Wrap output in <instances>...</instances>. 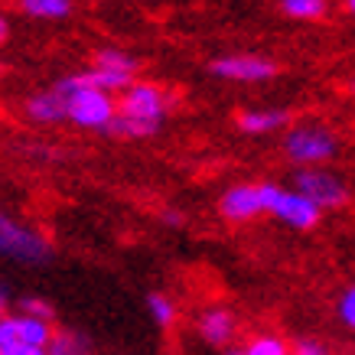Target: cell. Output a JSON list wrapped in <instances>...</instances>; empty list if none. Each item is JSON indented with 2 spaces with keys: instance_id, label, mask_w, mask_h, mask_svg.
<instances>
[{
  "instance_id": "6da1fadb",
  "label": "cell",
  "mask_w": 355,
  "mask_h": 355,
  "mask_svg": "<svg viewBox=\"0 0 355 355\" xmlns=\"http://www.w3.org/2000/svg\"><path fill=\"white\" fill-rule=\"evenodd\" d=\"M173 98L157 82H134L118 95V114L111 124V134L118 137H153L170 118Z\"/></svg>"
},
{
  "instance_id": "7a4b0ae2",
  "label": "cell",
  "mask_w": 355,
  "mask_h": 355,
  "mask_svg": "<svg viewBox=\"0 0 355 355\" xmlns=\"http://www.w3.org/2000/svg\"><path fill=\"white\" fill-rule=\"evenodd\" d=\"M55 92L62 98L65 124H72L78 130H111L114 114H118V98L88 85L82 72L59 78Z\"/></svg>"
},
{
  "instance_id": "3957f363",
  "label": "cell",
  "mask_w": 355,
  "mask_h": 355,
  "mask_svg": "<svg viewBox=\"0 0 355 355\" xmlns=\"http://www.w3.org/2000/svg\"><path fill=\"white\" fill-rule=\"evenodd\" d=\"M0 258L23 268H40L53 261V241L43 228L30 225L10 212H0Z\"/></svg>"
},
{
  "instance_id": "277c9868",
  "label": "cell",
  "mask_w": 355,
  "mask_h": 355,
  "mask_svg": "<svg viewBox=\"0 0 355 355\" xmlns=\"http://www.w3.org/2000/svg\"><path fill=\"white\" fill-rule=\"evenodd\" d=\"M280 150L297 170H303V166H326L329 160L339 157V140H336V134L329 128L316 124V121H306V124H291L287 128Z\"/></svg>"
},
{
  "instance_id": "5b68a950",
  "label": "cell",
  "mask_w": 355,
  "mask_h": 355,
  "mask_svg": "<svg viewBox=\"0 0 355 355\" xmlns=\"http://www.w3.org/2000/svg\"><path fill=\"white\" fill-rule=\"evenodd\" d=\"M261 205H264V216L277 218L280 225L293 228V232H313L323 222V212L291 186L261 183Z\"/></svg>"
},
{
  "instance_id": "8992f818",
  "label": "cell",
  "mask_w": 355,
  "mask_h": 355,
  "mask_svg": "<svg viewBox=\"0 0 355 355\" xmlns=\"http://www.w3.org/2000/svg\"><path fill=\"white\" fill-rule=\"evenodd\" d=\"M55 323L33 320L20 310H10L0 320V355H46Z\"/></svg>"
},
{
  "instance_id": "52a82bcc",
  "label": "cell",
  "mask_w": 355,
  "mask_h": 355,
  "mask_svg": "<svg viewBox=\"0 0 355 355\" xmlns=\"http://www.w3.org/2000/svg\"><path fill=\"white\" fill-rule=\"evenodd\" d=\"M291 189L310 199L320 212H329V209H343L349 202V186L336 170L329 166H303V170L293 173Z\"/></svg>"
},
{
  "instance_id": "ba28073f",
  "label": "cell",
  "mask_w": 355,
  "mask_h": 355,
  "mask_svg": "<svg viewBox=\"0 0 355 355\" xmlns=\"http://www.w3.org/2000/svg\"><path fill=\"white\" fill-rule=\"evenodd\" d=\"M82 76H85L88 85H95L118 98L124 88L137 82V59L130 53H124V49H111L108 46V49H98L92 65H88Z\"/></svg>"
},
{
  "instance_id": "9c48e42d",
  "label": "cell",
  "mask_w": 355,
  "mask_h": 355,
  "mask_svg": "<svg viewBox=\"0 0 355 355\" xmlns=\"http://www.w3.org/2000/svg\"><path fill=\"white\" fill-rule=\"evenodd\" d=\"M209 72L222 82H238V85H258V82H270L280 69L274 59L264 55H251V53H238V55H222L216 62H209Z\"/></svg>"
},
{
  "instance_id": "30bf717a",
  "label": "cell",
  "mask_w": 355,
  "mask_h": 355,
  "mask_svg": "<svg viewBox=\"0 0 355 355\" xmlns=\"http://www.w3.org/2000/svg\"><path fill=\"white\" fill-rule=\"evenodd\" d=\"M196 333L205 345L212 349H228L238 336V316L232 306H222V303H212V306H202L199 316H196Z\"/></svg>"
},
{
  "instance_id": "8fae6325",
  "label": "cell",
  "mask_w": 355,
  "mask_h": 355,
  "mask_svg": "<svg viewBox=\"0 0 355 355\" xmlns=\"http://www.w3.org/2000/svg\"><path fill=\"white\" fill-rule=\"evenodd\" d=\"M218 212L225 222L241 225V222H254L264 216V205H261V183H235L228 186L222 199H218Z\"/></svg>"
},
{
  "instance_id": "7c38bea8",
  "label": "cell",
  "mask_w": 355,
  "mask_h": 355,
  "mask_svg": "<svg viewBox=\"0 0 355 355\" xmlns=\"http://www.w3.org/2000/svg\"><path fill=\"white\" fill-rule=\"evenodd\" d=\"M23 114H26V121L36 124V128H55V124H65L62 98H59L55 85L33 92V95L23 101Z\"/></svg>"
},
{
  "instance_id": "4fadbf2b",
  "label": "cell",
  "mask_w": 355,
  "mask_h": 355,
  "mask_svg": "<svg viewBox=\"0 0 355 355\" xmlns=\"http://www.w3.org/2000/svg\"><path fill=\"white\" fill-rule=\"evenodd\" d=\"M238 128L245 134H270V130L291 128V111L284 108H254V111H241L238 114Z\"/></svg>"
},
{
  "instance_id": "5bb4252c",
  "label": "cell",
  "mask_w": 355,
  "mask_h": 355,
  "mask_svg": "<svg viewBox=\"0 0 355 355\" xmlns=\"http://www.w3.org/2000/svg\"><path fill=\"white\" fill-rule=\"evenodd\" d=\"M46 355H95V349H92V339L82 329L55 326L53 336H49V345H46Z\"/></svg>"
},
{
  "instance_id": "9a60e30c",
  "label": "cell",
  "mask_w": 355,
  "mask_h": 355,
  "mask_svg": "<svg viewBox=\"0 0 355 355\" xmlns=\"http://www.w3.org/2000/svg\"><path fill=\"white\" fill-rule=\"evenodd\" d=\"M17 7H20L26 17L33 20H69L72 17V0H17Z\"/></svg>"
},
{
  "instance_id": "2e32d148",
  "label": "cell",
  "mask_w": 355,
  "mask_h": 355,
  "mask_svg": "<svg viewBox=\"0 0 355 355\" xmlns=\"http://www.w3.org/2000/svg\"><path fill=\"white\" fill-rule=\"evenodd\" d=\"M277 7L291 20L313 23V20H323L329 13V0H277Z\"/></svg>"
},
{
  "instance_id": "e0dca14e",
  "label": "cell",
  "mask_w": 355,
  "mask_h": 355,
  "mask_svg": "<svg viewBox=\"0 0 355 355\" xmlns=\"http://www.w3.org/2000/svg\"><path fill=\"white\" fill-rule=\"evenodd\" d=\"M147 313H150V320L160 326V329H170V326H176V320H180V306H176V300L163 291L147 293Z\"/></svg>"
},
{
  "instance_id": "ac0fdd59",
  "label": "cell",
  "mask_w": 355,
  "mask_h": 355,
  "mask_svg": "<svg viewBox=\"0 0 355 355\" xmlns=\"http://www.w3.org/2000/svg\"><path fill=\"white\" fill-rule=\"evenodd\" d=\"M241 355H291V345L274 333H258L241 345Z\"/></svg>"
},
{
  "instance_id": "d6986e66",
  "label": "cell",
  "mask_w": 355,
  "mask_h": 355,
  "mask_svg": "<svg viewBox=\"0 0 355 355\" xmlns=\"http://www.w3.org/2000/svg\"><path fill=\"white\" fill-rule=\"evenodd\" d=\"M13 310L26 313V316H33V320H43V323H55L53 303L43 300V297H20V300H13Z\"/></svg>"
},
{
  "instance_id": "ffe728a7",
  "label": "cell",
  "mask_w": 355,
  "mask_h": 355,
  "mask_svg": "<svg viewBox=\"0 0 355 355\" xmlns=\"http://www.w3.org/2000/svg\"><path fill=\"white\" fill-rule=\"evenodd\" d=\"M336 316H339V323L355 333V284H349L343 293H339V300H336Z\"/></svg>"
},
{
  "instance_id": "44dd1931",
  "label": "cell",
  "mask_w": 355,
  "mask_h": 355,
  "mask_svg": "<svg viewBox=\"0 0 355 355\" xmlns=\"http://www.w3.org/2000/svg\"><path fill=\"white\" fill-rule=\"evenodd\" d=\"M291 355H333L329 352V345L323 339H313V336H303L297 343L291 345Z\"/></svg>"
},
{
  "instance_id": "7402d4cb",
  "label": "cell",
  "mask_w": 355,
  "mask_h": 355,
  "mask_svg": "<svg viewBox=\"0 0 355 355\" xmlns=\"http://www.w3.org/2000/svg\"><path fill=\"white\" fill-rule=\"evenodd\" d=\"M10 310H13V297H10V291L0 284V320H3V316H7Z\"/></svg>"
},
{
  "instance_id": "603a6c76",
  "label": "cell",
  "mask_w": 355,
  "mask_h": 355,
  "mask_svg": "<svg viewBox=\"0 0 355 355\" xmlns=\"http://www.w3.org/2000/svg\"><path fill=\"white\" fill-rule=\"evenodd\" d=\"M163 222H166L170 228H180L183 225V216H180V212H173V209H166V212H163Z\"/></svg>"
},
{
  "instance_id": "cb8c5ba5",
  "label": "cell",
  "mask_w": 355,
  "mask_h": 355,
  "mask_svg": "<svg viewBox=\"0 0 355 355\" xmlns=\"http://www.w3.org/2000/svg\"><path fill=\"white\" fill-rule=\"evenodd\" d=\"M10 40V23H7V17H0V46Z\"/></svg>"
},
{
  "instance_id": "d4e9b609",
  "label": "cell",
  "mask_w": 355,
  "mask_h": 355,
  "mask_svg": "<svg viewBox=\"0 0 355 355\" xmlns=\"http://www.w3.org/2000/svg\"><path fill=\"white\" fill-rule=\"evenodd\" d=\"M222 355H241V345H238V349H232V345H228V349H225Z\"/></svg>"
},
{
  "instance_id": "484cf974",
  "label": "cell",
  "mask_w": 355,
  "mask_h": 355,
  "mask_svg": "<svg viewBox=\"0 0 355 355\" xmlns=\"http://www.w3.org/2000/svg\"><path fill=\"white\" fill-rule=\"evenodd\" d=\"M345 10H349V13L355 17V0H345Z\"/></svg>"
},
{
  "instance_id": "4316f807",
  "label": "cell",
  "mask_w": 355,
  "mask_h": 355,
  "mask_svg": "<svg viewBox=\"0 0 355 355\" xmlns=\"http://www.w3.org/2000/svg\"><path fill=\"white\" fill-rule=\"evenodd\" d=\"M352 92H355V82H352Z\"/></svg>"
}]
</instances>
